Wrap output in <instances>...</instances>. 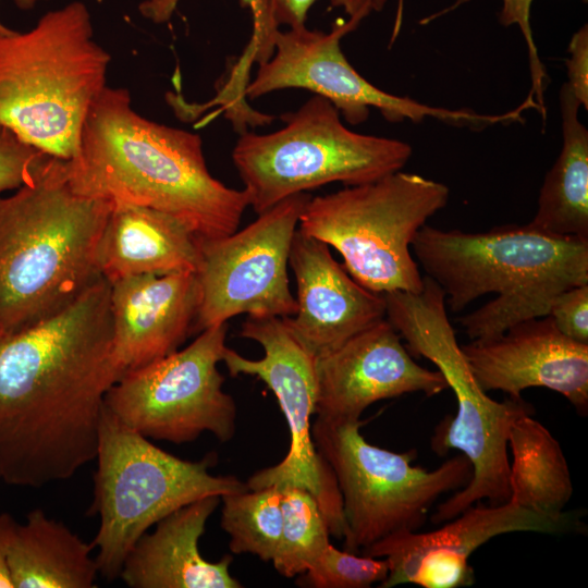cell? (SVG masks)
Returning a JSON list of instances; mask_svg holds the SVG:
<instances>
[{
  "label": "cell",
  "instance_id": "6da1fadb",
  "mask_svg": "<svg viewBox=\"0 0 588 588\" xmlns=\"http://www.w3.org/2000/svg\"><path fill=\"white\" fill-rule=\"evenodd\" d=\"M112 354L110 283L0 340V479L41 488L95 460Z\"/></svg>",
  "mask_w": 588,
  "mask_h": 588
},
{
  "label": "cell",
  "instance_id": "7a4b0ae2",
  "mask_svg": "<svg viewBox=\"0 0 588 588\" xmlns=\"http://www.w3.org/2000/svg\"><path fill=\"white\" fill-rule=\"evenodd\" d=\"M131 100L126 88L107 85L93 102L68 160L73 188L170 213L200 240L234 233L246 192L212 176L199 135L140 115Z\"/></svg>",
  "mask_w": 588,
  "mask_h": 588
},
{
  "label": "cell",
  "instance_id": "3957f363",
  "mask_svg": "<svg viewBox=\"0 0 588 588\" xmlns=\"http://www.w3.org/2000/svg\"><path fill=\"white\" fill-rule=\"evenodd\" d=\"M411 248L451 311L497 294L458 318L470 340L494 339L518 322L548 316L558 294L588 284V237L558 236L529 223L478 233L425 224Z\"/></svg>",
  "mask_w": 588,
  "mask_h": 588
},
{
  "label": "cell",
  "instance_id": "277c9868",
  "mask_svg": "<svg viewBox=\"0 0 588 588\" xmlns=\"http://www.w3.org/2000/svg\"><path fill=\"white\" fill-rule=\"evenodd\" d=\"M113 201L77 193L68 160L0 196V340L75 302L101 277L97 249Z\"/></svg>",
  "mask_w": 588,
  "mask_h": 588
},
{
  "label": "cell",
  "instance_id": "5b68a950",
  "mask_svg": "<svg viewBox=\"0 0 588 588\" xmlns=\"http://www.w3.org/2000/svg\"><path fill=\"white\" fill-rule=\"evenodd\" d=\"M110 61L81 1L46 12L28 30L0 32V124L71 160L87 113L107 86Z\"/></svg>",
  "mask_w": 588,
  "mask_h": 588
},
{
  "label": "cell",
  "instance_id": "8992f818",
  "mask_svg": "<svg viewBox=\"0 0 588 588\" xmlns=\"http://www.w3.org/2000/svg\"><path fill=\"white\" fill-rule=\"evenodd\" d=\"M383 297L385 318L411 355L434 364L456 399V414L437 426L432 450L439 455L456 450L471 465L468 482L439 504L432 522H448L483 499L492 505L506 503L510 426L517 416L532 414V406L523 397L498 402L479 385L451 324L445 295L429 277L419 293L394 291Z\"/></svg>",
  "mask_w": 588,
  "mask_h": 588
},
{
  "label": "cell",
  "instance_id": "52a82bcc",
  "mask_svg": "<svg viewBox=\"0 0 588 588\" xmlns=\"http://www.w3.org/2000/svg\"><path fill=\"white\" fill-rule=\"evenodd\" d=\"M94 501L98 515L91 542L107 580L120 576L124 560L148 529L172 512L199 499L247 490L234 476H215V454L199 461L176 457L156 446L103 407L98 431Z\"/></svg>",
  "mask_w": 588,
  "mask_h": 588
},
{
  "label": "cell",
  "instance_id": "ba28073f",
  "mask_svg": "<svg viewBox=\"0 0 588 588\" xmlns=\"http://www.w3.org/2000/svg\"><path fill=\"white\" fill-rule=\"evenodd\" d=\"M282 120L284 125L271 133H242L232 151L257 215L329 183L375 182L401 171L413 154L406 142L352 131L338 109L318 95Z\"/></svg>",
  "mask_w": 588,
  "mask_h": 588
},
{
  "label": "cell",
  "instance_id": "9c48e42d",
  "mask_svg": "<svg viewBox=\"0 0 588 588\" xmlns=\"http://www.w3.org/2000/svg\"><path fill=\"white\" fill-rule=\"evenodd\" d=\"M449 187L397 171L375 182L310 197L298 230L333 247L350 275L367 290L419 293L424 277L412 255L418 231L449 200Z\"/></svg>",
  "mask_w": 588,
  "mask_h": 588
},
{
  "label": "cell",
  "instance_id": "30bf717a",
  "mask_svg": "<svg viewBox=\"0 0 588 588\" xmlns=\"http://www.w3.org/2000/svg\"><path fill=\"white\" fill-rule=\"evenodd\" d=\"M362 424L316 417L311 425L314 443L342 495L344 547L355 553L394 532L419 529L436 500L471 477L462 453L428 470L412 464L414 450L401 453L369 443L359 431Z\"/></svg>",
  "mask_w": 588,
  "mask_h": 588
},
{
  "label": "cell",
  "instance_id": "8fae6325",
  "mask_svg": "<svg viewBox=\"0 0 588 588\" xmlns=\"http://www.w3.org/2000/svg\"><path fill=\"white\" fill-rule=\"evenodd\" d=\"M228 328L209 327L185 348L124 373L107 392L106 408L148 439L183 444L210 432L230 441L236 405L218 369Z\"/></svg>",
  "mask_w": 588,
  "mask_h": 588
},
{
  "label": "cell",
  "instance_id": "7c38bea8",
  "mask_svg": "<svg viewBox=\"0 0 588 588\" xmlns=\"http://www.w3.org/2000/svg\"><path fill=\"white\" fill-rule=\"evenodd\" d=\"M240 335L259 343L264 356L248 359L225 347L221 362L231 376H255L272 391L290 433L284 458L253 474L246 482L248 489L293 486L307 490L316 499L330 536L343 539L346 524L338 481L311 437L317 400V357L281 317L248 316L242 323Z\"/></svg>",
  "mask_w": 588,
  "mask_h": 588
},
{
  "label": "cell",
  "instance_id": "4fadbf2b",
  "mask_svg": "<svg viewBox=\"0 0 588 588\" xmlns=\"http://www.w3.org/2000/svg\"><path fill=\"white\" fill-rule=\"evenodd\" d=\"M362 21L358 16L340 20L330 33L310 30L306 25L279 30L272 57L259 65L245 88V97L255 99L281 89H306L329 100L352 125L365 122L372 108L390 122L418 123L432 118L471 128L511 123L510 111L485 114L433 107L375 86L353 68L341 49V39Z\"/></svg>",
  "mask_w": 588,
  "mask_h": 588
},
{
  "label": "cell",
  "instance_id": "5bb4252c",
  "mask_svg": "<svg viewBox=\"0 0 588 588\" xmlns=\"http://www.w3.org/2000/svg\"><path fill=\"white\" fill-rule=\"evenodd\" d=\"M307 193L285 198L229 235L198 238L199 306L194 332L237 315L292 317L297 311L287 275L292 241Z\"/></svg>",
  "mask_w": 588,
  "mask_h": 588
},
{
  "label": "cell",
  "instance_id": "9a60e30c",
  "mask_svg": "<svg viewBox=\"0 0 588 588\" xmlns=\"http://www.w3.org/2000/svg\"><path fill=\"white\" fill-rule=\"evenodd\" d=\"M450 520L428 532L397 531L364 549L362 554L382 558L388 563V576L379 586H471L475 574L468 560L474 551L493 537L515 531L567 532L580 524L574 513L544 515L510 502L473 504Z\"/></svg>",
  "mask_w": 588,
  "mask_h": 588
},
{
  "label": "cell",
  "instance_id": "2e32d148",
  "mask_svg": "<svg viewBox=\"0 0 588 588\" xmlns=\"http://www.w3.org/2000/svg\"><path fill=\"white\" fill-rule=\"evenodd\" d=\"M316 378V417L341 422L359 421L378 401L416 392L433 396L449 389L439 370L415 362L387 318L318 356Z\"/></svg>",
  "mask_w": 588,
  "mask_h": 588
},
{
  "label": "cell",
  "instance_id": "e0dca14e",
  "mask_svg": "<svg viewBox=\"0 0 588 588\" xmlns=\"http://www.w3.org/2000/svg\"><path fill=\"white\" fill-rule=\"evenodd\" d=\"M479 385L522 397L541 387L562 394L581 415L588 409V344L576 342L549 316L531 318L490 340L461 345Z\"/></svg>",
  "mask_w": 588,
  "mask_h": 588
},
{
  "label": "cell",
  "instance_id": "ac0fdd59",
  "mask_svg": "<svg viewBox=\"0 0 588 588\" xmlns=\"http://www.w3.org/2000/svg\"><path fill=\"white\" fill-rule=\"evenodd\" d=\"M199 299L192 271L110 283L112 354L121 377L177 351L194 332Z\"/></svg>",
  "mask_w": 588,
  "mask_h": 588
},
{
  "label": "cell",
  "instance_id": "d6986e66",
  "mask_svg": "<svg viewBox=\"0 0 588 588\" xmlns=\"http://www.w3.org/2000/svg\"><path fill=\"white\" fill-rule=\"evenodd\" d=\"M289 265L297 286V311L284 320L316 357L385 318L382 294L355 281L332 256L329 246L295 231Z\"/></svg>",
  "mask_w": 588,
  "mask_h": 588
},
{
  "label": "cell",
  "instance_id": "ffe728a7",
  "mask_svg": "<svg viewBox=\"0 0 588 588\" xmlns=\"http://www.w3.org/2000/svg\"><path fill=\"white\" fill-rule=\"evenodd\" d=\"M221 498L209 495L189 503L139 537L126 555L120 578L131 588H241L230 573L232 558L206 560L199 539Z\"/></svg>",
  "mask_w": 588,
  "mask_h": 588
},
{
  "label": "cell",
  "instance_id": "44dd1931",
  "mask_svg": "<svg viewBox=\"0 0 588 588\" xmlns=\"http://www.w3.org/2000/svg\"><path fill=\"white\" fill-rule=\"evenodd\" d=\"M198 238L181 219L128 203H113L101 233L97 264L109 283L138 274L196 272Z\"/></svg>",
  "mask_w": 588,
  "mask_h": 588
},
{
  "label": "cell",
  "instance_id": "7402d4cb",
  "mask_svg": "<svg viewBox=\"0 0 588 588\" xmlns=\"http://www.w3.org/2000/svg\"><path fill=\"white\" fill-rule=\"evenodd\" d=\"M91 543L41 509L16 525L8 553L14 588H94L99 575Z\"/></svg>",
  "mask_w": 588,
  "mask_h": 588
},
{
  "label": "cell",
  "instance_id": "603a6c76",
  "mask_svg": "<svg viewBox=\"0 0 588 588\" xmlns=\"http://www.w3.org/2000/svg\"><path fill=\"white\" fill-rule=\"evenodd\" d=\"M559 100L562 148L544 177L529 224L558 236L588 237V130L579 120L581 107L566 83Z\"/></svg>",
  "mask_w": 588,
  "mask_h": 588
},
{
  "label": "cell",
  "instance_id": "cb8c5ba5",
  "mask_svg": "<svg viewBox=\"0 0 588 588\" xmlns=\"http://www.w3.org/2000/svg\"><path fill=\"white\" fill-rule=\"evenodd\" d=\"M507 448L513 457L507 502L544 515L564 513L573 483L559 441L530 413H525L512 421Z\"/></svg>",
  "mask_w": 588,
  "mask_h": 588
},
{
  "label": "cell",
  "instance_id": "d4e9b609",
  "mask_svg": "<svg viewBox=\"0 0 588 588\" xmlns=\"http://www.w3.org/2000/svg\"><path fill=\"white\" fill-rule=\"evenodd\" d=\"M281 497L275 486L221 497V527L230 536L231 552L272 561L282 531Z\"/></svg>",
  "mask_w": 588,
  "mask_h": 588
},
{
  "label": "cell",
  "instance_id": "484cf974",
  "mask_svg": "<svg viewBox=\"0 0 588 588\" xmlns=\"http://www.w3.org/2000/svg\"><path fill=\"white\" fill-rule=\"evenodd\" d=\"M282 531L272 564L293 578L305 573L330 543V531L316 499L305 489L281 488Z\"/></svg>",
  "mask_w": 588,
  "mask_h": 588
},
{
  "label": "cell",
  "instance_id": "4316f807",
  "mask_svg": "<svg viewBox=\"0 0 588 588\" xmlns=\"http://www.w3.org/2000/svg\"><path fill=\"white\" fill-rule=\"evenodd\" d=\"M388 572L384 559L359 556L339 550L330 542L314 564L299 575L297 584L311 588H368L381 584Z\"/></svg>",
  "mask_w": 588,
  "mask_h": 588
},
{
  "label": "cell",
  "instance_id": "83f0119b",
  "mask_svg": "<svg viewBox=\"0 0 588 588\" xmlns=\"http://www.w3.org/2000/svg\"><path fill=\"white\" fill-rule=\"evenodd\" d=\"M468 1L470 0H453L450 5L441 11L421 19L419 24L427 25L436 19L456 10L458 7L467 3ZM532 2L534 0H502L499 21L503 26L516 25L523 35L527 47L531 86L528 95L520 102V105L525 108V110L536 109L544 123L547 118L544 90L549 77L547 75L544 65L540 60L530 25V10Z\"/></svg>",
  "mask_w": 588,
  "mask_h": 588
},
{
  "label": "cell",
  "instance_id": "f1b7e54d",
  "mask_svg": "<svg viewBox=\"0 0 588 588\" xmlns=\"http://www.w3.org/2000/svg\"><path fill=\"white\" fill-rule=\"evenodd\" d=\"M49 157L0 124V194L29 183Z\"/></svg>",
  "mask_w": 588,
  "mask_h": 588
},
{
  "label": "cell",
  "instance_id": "f546056e",
  "mask_svg": "<svg viewBox=\"0 0 588 588\" xmlns=\"http://www.w3.org/2000/svg\"><path fill=\"white\" fill-rule=\"evenodd\" d=\"M241 2L252 11L253 33L242 57L230 72L229 78L245 86L248 84L250 65L253 63L260 65L272 57L279 25L273 16L270 0H241Z\"/></svg>",
  "mask_w": 588,
  "mask_h": 588
},
{
  "label": "cell",
  "instance_id": "4dcf8cb0",
  "mask_svg": "<svg viewBox=\"0 0 588 588\" xmlns=\"http://www.w3.org/2000/svg\"><path fill=\"white\" fill-rule=\"evenodd\" d=\"M548 316L561 333L588 344V284L573 286L558 294Z\"/></svg>",
  "mask_w": 588,
  "mask_h": 588
},
{
  "label": "cell",
  "instance_id": "1f68e13d",
  "mask_svg": "<svg viewBox=\"0 0 588 588\" xmlns=\"http://www.w3.org/2000/svg\"><path fill=\"white\" fill-rule=\"evenodd\" d=\"M566 59L567 82L572 94L585 110L588 109V27L581 26L573 34Z\"/></svg>",
  "mask_w": 588,
  "mask_h": 588
},
{
  "label": "cell",
  "instance_id": "d6a6232c",
  "mask_svg": "<svg viewBox=\"0 0 588 588\" xmlns=\"http://www.w3.org/2000/svg\"><path fill=\"white\" fill-rule=\"evenodd\" d=\"M317 0H270L273 16L278 25L289 28L305 26L309 9Z\"/></svg>",
  "mask_w": 588,
  "mask_h": 588
},
{
  "label": "cell",
  "instance_id": "836d02e7",
  "mask_svg": "<svg viewBox=\"0 0 588 588\" xmlns=\"http://www.w3.org/2000/svg\"><path fill=\"white\" fill-rule=\"evenodd\" d=\"M403 1L399 0L397 13L395 19V25L393 28V35L391 41H394L402 24L403 15ZM388 0H330L332 8H341L348 15V17H362L363 20L369 15L372 11H381Z\"/></svg>",
  "mask_w": 588,
  "mask_h": 588
},
{
  "label": "cell",
  "instance_id": "e575fe53",
  "mask_svg": "<svg viewBox=\"0 0 588 588\" xmlns=\"http://www.w3.org/2000/svg\"><path fill=\"white\" fill-rule=\"evenodd\" d=\"M17 522L9 513H0V588H14L8 553Z\"/></svg>",
  "mask_w": 588,
  "mask_h": 588
},
{
  "label": "cell",
  "instance_id": "d590c367",
  "mask_svg": "<svg viewBox=\"0 0 588 588\" xmlns=\"http://www.w3.org/2000/svg\"><path fill=\"white\" fill-rule=\"evenodd\" d=\"M181 0H142L140 14L155 24L169 22Z\"/></svg>",
  "mask_w": 588,
  "mask_h": 588
},
{
  "label": "cell",
  "instance_id": "8d00e7d4",
  "mask_svg": "<svg viewBox=\"0 0 588 588\" xmlns=\"http://www.w3.org/2000/svg\"><path fill=\"white\" fill-rule=\"evenodd\" d=\"M46 0H14L17 8L22 10H29L34 8L38 2ZM9 28L0 22V32H5Z\"/></svg>",
  "mask_w": 588,
  "mask_h": 588
},
{
  "label": "cell",
  "instance_id": "74e56055",
  "mask_svg": "<svg viewBox=\"0 0 588 588\" xmlns=\"http://www.w3.org/2000/svg\"><path fill=\"white\" fill-rule=\"evenodd\" d=\"M191 109H192V111H193L194 114H197V113L200 112V111H197V109H196V103L191 105ZM201 111H203V110H201ZM269 121H270V115L265 114V118H264V120H262V122H261L260 124L268 123ZM244 132H245V131H244ZM241 133H243V132H241Z\"/></svg>",
  "mask_w": 588,
  "mask_h": 588
}]
</instances>
